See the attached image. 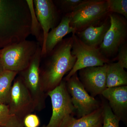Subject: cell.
<instances>
[{"label":"cell","instance_id":"obj_27","mask_svg":"<svg viewBox=\"0 0 127 127\" xmlns=\"http://www.w3.org/2000/svg\"></svg>","mask_w":127,"mask_h":127},{"label":"cell","instance_id":"obj_8","mask_svg":"<svg viewBox=\"0 0 127 127\" xmlns=\"http://www.w3.org/2000/svg\"><path fill=\"white\" fill-rule=\"evenodd\" d=\"M65 81L78 118L88 115L101 106L102 104L91 96L84 88L77 72Z\"/></svg>","mask_w":127,"mask_h":127},{"label":"cell","instance_id":"obj_22","mask_svg":"<svg viewBox=\"0 0 127 127\" xmlns=\"http://www.w3.org/2000/svg\"><path fill=\"white\" fill-rule=\"evenodd\" d=\"M109 13H115L127 18V0H107Z\"/></svg>","mask_w":127,"mask_h":127},{"label":"cell","instance_id":"obj_10","mask_svg":"<svg viewBox=\"0 0 127 127\" xmlns=\"http://www.w3.org/2000/svg\"><path fill=\"white\" fill-rule=\"evenodd\" d=\"M35 12L43 32V41L41 56L45 55L46 40L50 30L58 26L59 21V10L52 0H34Z\"/></svg>","mask_w":127,"mask_h":127},{"label":"cell","instance_id":"obj_5","mask_svg":"<svg viewBox=\"0 0 127 127\" xmlns=\"http://www.w3.org/2000/svg\"><path fill=\"white\" fill-rule=\"evenodd\" d=\"M41 49L39 45L27 68L18 74L31 96L35 111H42L45 108V100L47 96L43 90L40 77Z\"/></svg>","mask_w":127,"mask_h":127},{"label":"cell","instance_id":"obj_15","mask_svg":"<svg viewBox=\"0 0 127 127\" xmlns=\"http://www.w3.org/2000/svg\"><path fill=\"white\" fill-rule=\"evenodd\" d=\"M118 62L108 64L107 88L124 86L127 85V72Z\"/></svg>","mask_w":127,"mask_h":127},{"label":"cell","instance_id":"obj_20","mask_svg":"<svg viewBox=\"0 0 127 127\" xmlns=\"http://www.w3.org/2000/svg\"><path fill=\"white\" fill-rule=\"evenodd\" d=\"M103 122L102 127H119L120 120L113 113L109 104L105 102L102 103Z\"/></svg>","mask_w":127,"mask_h":127},{"label":"cell","instance_id":"obj_4","mask_svg":"<svg viewBox=\"0 0 127 127\" xmlns=\"http://www.w3.org/2000/svg\"><path fill=\"white\" fill-rule=\"evenodd\" d=\"M52 105V113L49 123L42 127H63L71 118L74 117L76 109L71 101L65 81L48 92Z\"/></svg>","mask_w":127,"mask_h":127},{"label":"cell","instance_id":"obj_26","mask_svg":"<svg viewBox=\"0 0 127 127\" xmlns=\"http://www.w3.org/2000/svg\"><path fill=\"white\" fill-rule=\"evenodd\" d=\"M3 71H4V69L2 67L1 62L0 59V75L2 73Z\"/></svg>","mask_w":127,"mask_h":127},{"label":"cell","instance_id":"obj_7","mask_svg":"<svg viewBox=\"0 0 127 127\" xmlns=\"http://www.w3.org/2000/svg\"><path fill=\"white\" fill-rule=\"evenodd\" d=\"M108 17L110 27L98 48L109 59L116 56L119 48L127 42V19L118 14L109 13Z\"/></svg>","mask_w":127,"mask_h":127},{"label":"cell","instance_id":"obj_14","mask_svg":"<svg viewBox=\"0 0 127 127\" xmlns=\"http://www.w3.org/2000/svg\"><path fill=\"white\" fill-rule=\"evenodd\" d=\"M70 22L68 16L65 15L58 26L49 32L46 40L45 55L52 51L67 35L74 33V30L70 26Z\"/></svg>","mask_w":127,"mask_h":127},{"label":"cell","instance_id":"obj_3","mask_svg":"<svg viewBox=\"0 0 127 127\" xmlns=\"http://www.w3.org/2000/svg\"><path fill=\"white\" fill-rule=\"evenodd\" d=\"M39 45L37 42L25 40L0 50V59L4 70L18 73L24 70L29 65Z\"/></svg>","mask_w":127,"mask_h":127},{"label":"cell","instance_id":"obj_18","mask_svg":"<svg viewBox=\"0 0 127 127\" xmlns=\"http://www.w3.org/2000/svg\"><path fill=\"white\" fill-rule=\"evenodd\" d=\"M30 10L31 18V34L34 36L42 46L43 41V32L41 27L36 14L33 0H26Z\"/></svg>","mask_w":127,"mask_h":127},{"label":"cell","instance_id":"obj_12","mask_svg":"<svg viewBox=\"0 0 127 127\" xmlns=\"http://www.w3.org/2000/svg\"><path fill=\"white\" fill-rule=\"evenodd\" d=\"M102 95L108 101V104L115 116L125 123L127 120V86L109 88Z\"/></svg>","mask_w":127,"mask_h":127},{"label":"cell","instance_id":"obj_6","mask_svg":"<svg viewBox=\"0 0 127 127\" xmlns=\"http://www.w3.org/2000/svg\"><path fill=\"white\" fill-rule=\"evenodd\" d=\"M72 46L71 53L76 58L74 66L63 80H67L81 69L104 65L110 62V60L103 55L98 48L92 47L83 42L72 33Z\"/></svg>","mask_w":127,"mask_h":127},{"label":"cell","instance_id":"obj_9","mask_svg":"<svg viewBox=\"0 0 127 127\" xmlns=\"http://www.w3.org/2000/svg\"><path fill=\"white\" fill-rule=\"evenodd\" d=\"M7 105L11 114L22 121L35 111L31 96L19 75L12 83Z\"/></svg>","mask_w":127,"mask_h":127},{"label":"cell","instance_id":"obj_16","mask_svg":"<svg viewBox=\"0 0 127 127\" xmlns=\"http://www.w3.org/2000/svg\"><path fill=\"white\" fill-rule=\"evenodd\" d=\"M102 105L100 108L88 115L76 119L71 118L63 127H102Z\"/></svg>","mask_w":127,"mask_h":127},{"label":"cell","instance_id":"obj_1","mask_svg":"<svg viewBox=\"0 0 127 127\" xmlns=\"http://www.w3.org/2000/svg\"><path fill=\"white\" fill-rule=\"evenodd\" d=\"M72 43V37L63 39L51 52L41 56L40 77L47 94L61 83L74 66L76 58L71 53Z\"/></svg>","mask_w":127,"mask_h":127},{"label":"cell","instance_id":"obj_11","mask_svg":"<svg viewBox=\"0 0 127 127\" xmlns=\"http://www.w3.org/2000/svg\"><path fill=\"white\" fill-rule=\"evenodd\" d=\"M107 64L102 66L87 67L79 71L80 81L87 92L94 97L102 95L107 88Z\"/></svg>","mask_w":127,"mask_h":127},{"label":"cell","instance_id":"obj_2","mask_svg":"<svg viewBox=\"0 0 127 127\" xmlns=\"http://www.w3.org/2000/svg\"><path fill=\"white\" fill-rule=\"evenodd\" d=\"M109 13L107 0H86L74 11L65 15L75 33L91 26L102 24Z\"/></svg>","mask_w":127,"mask_h":127},{"label":"cell","instance_id":"obj_24","mask_svg":"<svg viewBox=\"0 0 127 127\" xmlns=\"http://www.w3.org/2000/svg\"><path fill=\"white\" fill-rule=\"evenodd\" d=\"M23 126L25 127H39L40 124V120L39 117L32 113L25 116L23 119Z\"/></svg>","mask_w":127,"mask_h":127},{"label":"cell","instance_id":"obj_23","mask_svg":"<svg viewBox=\"0 0 127 127\" xmlns=\"http://www.w3.org/2000/svg\"><path fill=\"white\" fill-rule=\"evenodd\" d=\"M114 61H117L123 68H127V43L123 45L119 49L117 56Z\"/></svg>","mask_w":127,"mask_h":127},{"label":"cell","instance_id":"obj_13","mask_svg":"<svg viewBox=\"0 0 127 127\" xmlns=\"http://www.w3.org/2000/svg\"><path fill=\"white\" fill-rule=\"evenodd\" d=\"M110 25V20L108 15L101 25L97 26H91L75 34L87 45L92 47L98 48L102 43Z\"/></svg>","mask_w":127,"mask_h":127},{"label":"cell","instance_id":"obj_17","mask_svg":"<svg viewBox=\"0 0 127 127\" xmlns=\"http://www.w3.org/2000/svg\"><path fill=\"white\" fill-rule=\"evenodd\" d=\"M18 73L4 70L0 75V104L7 105L12 83Z\"/></svg>","mask_w":127,"mask_h":127},{"label":"cell","instance_id":"obj_21","mask_svg":"<svg viewBox=\"0 0 127 127\" xmlns=\"http://www.w3.org/2000/svg\"><path fill=\"white\" fill-rule=\"evenodd\" d=\"M86 0H59L53 1L61 12L70 14L76 10Z\"/></svg>","mask_w":127,"mask_h":127},{"label":"cell","instance_id":"obj_19","mask_svg":"<svg viewBox=\"0 0 127 127\" xmlns=\"http://www.w3.org/2000/svg\"><path fill=\"white\" fill-rule=\"evenodd\" d=\"M0 127H24L23 121L10 113L7 105L0 104Z\"/></svg>","mask_w":127,"mask_h":127},{"label":"cell","instance_id":"obj_25","mask_svg":"<svg viewBox=\"0 0 127 127\" xmlns=\"http://www.w3.org/2000/svg\"><path fill=\"white\" fill-rule=\"evenodd\" d=\"M6 4V0H0V17L3 13Z\"/></svg>","mask_w":127,"mask_h":127}]
</instances>
